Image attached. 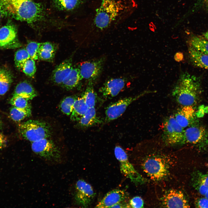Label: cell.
<instances>
[{"mask_svg": "<svg viewBox=\"0 0 208 208\" xmlns=\"http://www.w3.org/2000/svg\"><path fill=\"white\" fill-rule=\"evenodd\" d=\"M137 7L136 0H102L93 24L98 29L105 30L129 16Z\"/></svg>", "mask_w": 208, "mask_h": 208, "instance_id": "cell-1", "label": "cell"}, {"mask_svg": "<svg viewBox=\"0 0 208 208\" xmlns=\"http://www.w3.org/2000/svg\"><path fill=\"white\" fill-rule=\"evenodd\" d=\"M0 9L3 14L29 23L39 21L44 14L42 5L32 0H0Z\"/></svg>", "mask_w": 208, "mask_h": 208, "instance_id": "cell-2", "label": "cell"}, {"mask_svg": "<svg viewBox=\"0 0 208 208\" xmlns=\"http://www.w3.org/2000/svg\"><path fill=\"white\" fill-rule=\"evenodd\" d=\"M201 92L200 79L187 72L181 73L172 92V95L183 106H194L197 103Z\"/></svg>", "mask_w": 208, "mask_h": 208, "instance_id": "cell-3", "label": "cell"}, {"mask_svg": "<svg viewBox=\"0 0 208 208\" xmlns=\"http://www.w3.org/2000/svg\"><path fill=\"white\" fill-rule=\"evenodd\" d=\"M31 147L36 156L49 164H61L65 161L66 157V155L49 138L32 142Z\"/></svg>", "mask_w": 208, "mask_h": 208, "instance_id": "cell-4", "label": "cell"}, {"mask_svg": "<svg viewBox=\"0 0 208 208\" xmlns=\"http://www.w3.org/2000/svg\"><path fill=\"white\" fill-rule=\"evenodd\" d=\"M19 132L25 140L31 142L44 138H49L51 131L49 125L40 120H29L19 125Z\"/></svg>", "mask_w": 208, "mask_h": 208, "instance_id": "cell-5", "label": "cell"}, {"mask_svg": "<svg viewBox=\"0 0 208 208\" xmlns=\"http://www.w3.org/2000/svg\"><path fill=\"white\" fill-rule=\"evenodd\" d=\"M184 128L177 122L174 116L167 117L162 124V137L164 142L170 145L182 144Z\"/></svg>", "mask_w": 208, "mask_h": 208, "instance_id": "cell-6", "label": "cell"}, {"mask_svg": "<svg viewBox=\"0 0 208 208\" xmlns=\"http://www.w3.org/2000/svg\"><path fill=\"white\" fill-rule=\"evenodd\" d=\"M145 173L151 179L160 181L166 178L169 174V167L164 159L158 157L147 158L143 164Z\"/></svg>", "mask_w": 208, "mask_h": 208, "instance_id": "cell-7", "label": "cell"}, {"mask_svg": "<svg viewBox=\"0 0 208 208\" xmlns=\"http://www.w3.org/2000/svg\"><path fill=\"white\" fill-rule=\"evenodd\" d=\"M155 92V91L146 90L135 96L126 97L109 104L105 111V122H108L117 119L124 113L132 102L146 94Z\"/></svg>", "mask_w": 208, "mask_h": 208, "instance_id": "cell-8", "label": "cell"}, {"mask_svg": "<svg viewBox=\"0 0 208 208\" xmlns=\"http://www.w3.org/2000/svg\"><path fill=\"white\" fill-rule=\"evenodd\" d=\"M115 155L120 164L121 172L136 184L143 183L145 180L135 170L128 159L124 150L119 146H116L114 150Z\"/></svg>", "mask_w": 208, "mask_h": 208, "instance_id": "cell-9", "label": "cell"}, {"mask_svg": "<svg viewBox=\"0 0 208 208\" xmlns=\"http://www.w3.org/2000/svg\"><path fill=\"white\" fill-rule=\"evenodd\" d=\"M184 130L182 144L189 143L201 148L207 144L208 134L207 130L199 125H192Z\"/></svg>", "mask_w": 208, "mask_h": 208, "instance_id": "cell-10", "label": "cell"}, {"mask_svg": "<svg viewBox=\"0 0 208 208\" xmlns=\"http://www.w3.org/2000/svg\"><path fill=\"white\" fill-rule=\"evenodd\" d=\"M105 60V58L103 57L81 63L78 68L81 79H85L94 82L98 79L102 72Z\"/></svg>", "mask_w": 208, "mask_h": 208, "instance_id": "cell-11", "label": "cell"}, {"mask_svg": "<svg viewBox=\"0 0 208 208\" xmlns=\"http://www.w3.org/2000/svg\"><path fill=\"white\" fill-rule=\"evenodd\" d=\"M95 195L92 186L84 180H78L75 185L74 199L77 204L82 207H88Z\"/></svg>", "mask_w": 208, "mask_h": 208, "instance_id": "cell-12", "label": "cell"}, {"mask_svg": "<svg viewBox=\"0 0 208 208\" xmlns=\"http://www.w3.org/2000/svg\"><path fill=\"white\" fill-rule=\"evenodd\" d=\"M21 46L16 28L13 25L8 24L0 28V48L14 49Z\"/></svg>", "mask_w": 208, "mask_h": 208, "instance_id": "cell-13", "label": "cell"}, {"mask_svg": "<svg viewBox=\"0 0 208 208\" xmlns=\"http://www.w3.org/2000/svg\"><path fill=\"white\" fill-rule=\"evenodd\" d=\"M162 205L167 208H189V203L181 191L171 189L165 194L162 199Z\"/></svg>", "mask_w": 208, "mask_h": 208, "instance_id": "cell-14", "label": "cell"}, {"mask_svg": "<svg viewBox=\"0 0 208 208\" xmlns=\"http://www.w3.org/2000/svg\"><path fill=\"white\" fill-rule=\"evenodd\" d=\"M126 84L125 79L118 78H111L106 81L99 88V92L104 98L111 99L116 96L124 88Z\"/></svg>", "mask_w": 208, "mask_h": 208, "instance_id": "cell-15", "label": "cell"}, {"mask_svg": "<svg viewBox=\"0 0 208 208\" xmlns=\"http://www.w3.org/2000/svg\"><path fill=\"white\" fill-rule=\"evenodd\" d=\"M196 113L194 106H184L178 110L174 116L179 124L185 128L194 123Z\"/></svg>", "mask_w": 208, "mask_h": 208, "instance_id": "cell-16", "label": "cell"}, {"mask_svg": "<svg viewBox=\"0 0 208 208\" xmlns=\"http://www.w3.org/2000/svg\"><path fill=\"white\" fill-rule=\"evenodd\" d=\"M127 197V194L124 190H113L107 193L95 207L111 208L115 204L125 200Z\"/></svg>", "mask_w": 208, "mask_h": 208, "instance_id": "cell-17", "label": "cell"}, {"mask_svg": "<svg viewBox=\"0 0 208 208\" xmlns=\"http://www.w3.org/2000/svg\"><path fill=\"white\" fill-rule=\"evenodd\" d=\"M73 68L71 58L65 60L57 66L53 71L51 75L52 81L56 84L61 85Z\"/></svg>", "mask_w": 208, "mask_h": 208, "instance_id": "cell-18", "label": "cell"}, {"mask_svg": "<svg viewBox=\"0 0 208 208\" xmlns=\"http://www.w3.org/2000/svg\"><path fill=\"white\" fill-rule=\"evenodd\" d=\"M192 181L195 190L202 196L208 198V174L196 171L193 174Z\"/></svg>", "mask_w": 208, "mask_h": 208, "instance_id": "cell-19", "label": "cell"}, {"mask_svg": "<svg viewBox=\"0 0 208 208\" xmlns=\"http://www.w3.org/2000/svg\"><path fill=\"white\" fill-rule=\"evenodd\" d=\"M188 50L190 59L194 64L208 70V55L189 45Z\"/></svg>", "mask_w": 208, "mask_h": 208, "instance_id": "cell-20", "label": "cell"}, {"mask_svg": "<svg viewBox=\"0 0 208 208\" xmlns=\"http://www.w3.org/2000/svg\"><path fill=\"white\" fill-rule=\"evenodd\" d=\"M37 95V92L32 85L25 81L17 85L13 96H20L29 100L32 99Z\"/></svg>", "mask_w": 208, "mask_h": 208, "instance_id": "cell-21", "label": "cell"}, {"mask_svg": "<svg viewBox=\"0 0 208 208\" xmlns=\"http://www.w3.org/2000/svg\"><path fill=\"white\" fill-rule=\"evenodd\" d=\"M57 49V46L53 43H41L38 51L39 59L49 62L53 61Z\"/></svg>", "mask_w": 208, "mask_h": 208, "instance_id": "cell-22", "label": "cell"}, {"mask_svg": "<svg viewBox=\"0 0 208 208\" xmlns=\"http://www.w3.org/2000/svg\"><path fill=\"white\" fill-rule=\"evenodd\" d=\"M80 127L86 128L101 124L102 120L96 115L94 107L88 108L85 115L78 121Z\"/></svg>", "mask_w": 208, "mask_h": 208, "instance_id": "cell-23", "label": "cell"}, {"mask_svg": "<svg viewBox=\"0 0 208 208\" xmlns=\"http://www.w3.org/2000/svg\"><path fill=\"white\" fill-rule=\"evenodd\" d=\"M88 108L83 97L81 96L78 97L74 103L70 115L71 120L78 121L85 115Z\"/></svg>", "mask_w": 208, "mask_h": 208, "instance_id": "cell-24", "label": "cell"}, {"mask_svg": "<svg viewBox=\"0 0 208 208\" xmlns=\"http://www.w3.org/2000/svg\"><path fill=\"white\" fill-rule=\"evenodd\" d=\"M187 45L208 55V40L202 36L191 34L187 40Z\"/></svg>", "mask_w": 208, "mask_h": 208, "instance_id": "cell-25", "label": "cell"}, {"mask_svg": "<svg viewBox=\"0 0 208 208\" xmlns=\"http://www.w3.org/2000/svg\"><path fill=\"white\" fill-rule=\"evenodd\" d=\"M81 79L78 68H73L61 85L67 90H71L76 87Z\"/></svg>", "mask_w": 208, "mask_h": 208, "instance_id": "cell-26", "label": "cell"}, {"mask_svg": "<svg viewBox=\"0 0 208 208\" xmlns=\"http://www.w3.org/2000/svg\"><path fill=\"white\" fill-rule=\"evenodd\" d=\"M87 0H54L55 7L62 10L70 11L78 8Z\"/></svg>", "mask_w": 208, "mask_h": 208, "instance_id": "cell-27", "label": "cell"}, {"mask_svg": "<svg viewBox=\"0 0 208 208\" xmlns=\"http://www.w3.org/2000/svg\"><path fill=\"white\" fill-rule=\"evenodd\" d=\"M86 90L81 95L88 108L94 107L96 101L97 94L93 87L94 82L88 81Z\"/></svg>", "mask_w": 208, "mask_h": 208, "instance_id": "cell-28", "label": "cell"}, {"mask_svg": "<svg viewBox=\"0 0 208 208\" xmlns=\"http://www.w3.org/2000/svg\"><path fill=\"white\" fill-rule=\"evenodd\" d=\"M12 81V76L10 72L5 69L0 70V96L6 93Z\"/></svg>", "mask_w": 208, "mask_h": 208, "instance_id": "cell-29", "label": "cell"}, {"mask_svg": "<svg viewBox=\"0 0 208 208\" xmlns=\"http://www.w3.org/2000/svg\"><path fill=\"white\" fill-rule=\"evenodd\" d=\"M77 96L66 97L61 101L60 107L61 111L68 116L70 115L72 111L74 103L78 98Z\"/></svg>", "mask_w": 208, "mask_h": 208, "instance_id": "cell-30", "label": "cell"}, {"mask_svg": "<svg viewBox=\"0 0 208 208\" xmlns=\"http://www.w3.org/2000/svg\"><path fill=\"white\" fill-rule=\"evenodd\" d=\"M28 101L20 96H13L10 103L13 106L31 112V106Z\"/></svg>", "mask_w": 208, "mask_h": 208, "instance_id": "cell-31", "label": "cell"}, {"mask_svg": "<svg viewBox=\"0 0 208 208\" xmlns=\"http://www.w3.org/2000/svg\"><path fill=\"white\" fill-rule=\"evenodd\" d=\"M30 56L25 49H22L16 51L14 55L15 64L16 68L19 70L21 69L25 62Z\"/></svg>", "mask_w": 208, "mask_h": 208, "instance_id": "cell-32", "label": "cell"}, {"mask_svg": "<svg viewBox=\"0 0 208 208\" xmlns=\"http://www.w3.org/2000/svg\"><path fill=\"white\" fill-rule=\"evenodd\" d=\"M10 114L12 120L16 122H19L30 116L31 115V112L12 106L10 109Z\"/></svg>", "mask_w": 208, "mask_h": 208, "instance_id": "cell-33", "label": "cell"}, {"mask_svg": "<svg viewBox=\"0 0 208 208\" xmlns=\"http://www.w3.org/2000/svg\"><path fill=\"white\" fill-rule=\"evenodd\" d=\"M41 43L30 41L27 45L25 49L30 58L36 60L39 59L38 51Z\"/></svg>", "mask_w": 208, "mask_h": 208, "instance_id": "cell-34", "label": "cell"}, {"mask_svg": "<svg viewBox=\"0 0 208 208\" xmlns=\"http://www.w3.org/2000/svg\"><path fill=\"white\" fill-rule=\"evenodd\" d=\"M35 60L31 58L28 60L25 63L21 70L27 76L32 77L36 71V67Z\"/></svg>", "mask_w": 208, "mask_h": 208, "instance_id": "cell-35", "label": "cell"}, {"mask_svg": "<svg viewBox=\"0 0 208 208\" xmlns=\"http://www.w3.org/2000/svg\"><path fill=\"white\" fill-rule=\"evenodd\" d=\"M128 203L130 208H142L144 205L143 200L139 196L132 198L130 200Z\"/></svg>", "mask_w": 208, "mask_h": 208, "instance_id": "cell-36", "label": "cell"}, {"mask_svg": "<svg viewBox=\"0 0 208 208\" xmlns=\"http://www.w3.org/2000/svg\"><path fill=\"white\" fill-rule=\"evenodd\" d=\"M195 205L197 208H208V198L204 197L198 198L195 201Z\"/></svg>", "mask_w": 208, "mask_h": 208, "instance_id": "cell-37", "label": "cell"}, {"mask_svg": "<svg viewBox=\"0 0 208 208\" xmlns=\"http://www.w3.org/2000/svg\"><path fill=\"white\" fill-rule=\"evenodd\" d=\"M7 142V139L5 136L0 132V150L6 146Z\"/></svg>", "mask_w": 208, "mask_h": 208, "instance_id": "cell-38", "label": "cell"}, {"mask_svg": "<svg viewBox=\"0 0 208 208\" xmlns=\"http://www.w3.org/2000/svg\"><path fill=\"white\" fill-rule=\"evenodd\" d=\"M111 208H130V207L128 203H126L125 200H124L115 204Z\"/></svg>", "mask_w": 208, "mask_h": 208, "instance_id": "cell-39", "label": "cell"}, {"mask_svg": "<svg viewBox=\"0 0 208 208\" xmlns=\"http://www.w3.org/2000/svg\"><path fill=\"white\" fill-rule=\"evenodd\" d=\"M183 58V55L182 53L178 52L174 56V59L177 62L181 61Z\"/></svg>", "mask_w": 208, "mask_h": 208, "instance_id": "cell-40", "label": "cell"}, {"mask_svg": "<svg viewBox=\"0 0 208 208\" xmlns=\"http://www.w3.org/2000/svg\"><path fill=\"white\" fill-rule=\"evenodd\" d=\"M200 2L202 8L208 11V0H200Z\"/></svg>", "mask_w": 208, "mask_h": 208, "instance_id": "cell-41", "label": "cell"}, {"mask_svg": "<svg viewBox=\"0 0 208 208\" xmlns=\"http://www.w3.org/2000/svg\"><path fill=\"white\" fill-rule=\"evenodd\" d=\"M202 36L205 39L208 40V30L204 33Z\"/></svg>", "mask_w": 208, "mask_h": 208, "instance_id": "cell-42", "label": "cell"}, {"mask_svg": "<svg viewBox=\"0 0 208 208\" xmlns=\"http://www.w3.org/2000/svg\"><path fill=\"white\" fill-rule=\"evenodd\" d=\"M3 14L1 11V10L0 9V21L1 19V17L2 14Z\"/></svg>", "mask_w": 208, "mask_h": 208, "instance_id": "cell-43", "label": "cell"}, {"mask_svg": "<svg viewBox=\"0 0 208 208\" xmlns=\"http://www.w3.org/2000/svg\"><path fill=\"white\" fill-rule=\"evenodd\" d=\"M1 125H2L1 121V118H0V128H1Z\"/></svg>", "mask_w": 208, "mask_h": 208, "instance_id": "cell-44", "label": "cell"}]
</instances>
